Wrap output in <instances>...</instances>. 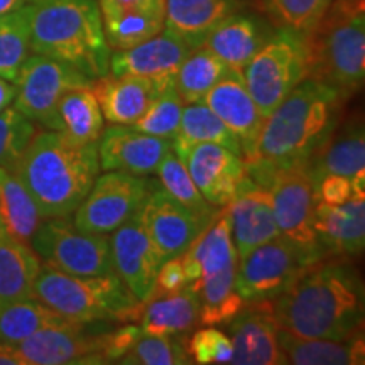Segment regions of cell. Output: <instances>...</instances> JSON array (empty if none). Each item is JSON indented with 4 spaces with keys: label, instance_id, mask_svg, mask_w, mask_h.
Returning a JSON list of instances; mask_svg holds the SVG:
<instances>
[{
    "label": "cell",
    "instance_id": "1",
    "mask_svg": "<svg viewBox=\"0 0 365 365\" xmlns=\"http://www.w3.org/2000/svg\"><path fill=\"white\" fill-rule=\"evenodd\" d=\"M271 309L281 330L301 339H352L364 328V282L349 257L323 255L296 274Z\"/></svg>",
    "mask_w": 365,
    "mask_h": 365
},
{
    "label": "cell",
    "instance_id": "2",
    "mask_svg": "<svg viewBox=\"0 0 365 365\" xmlns=\"http://www.w3.org/2000/svg\"><path fill=\"white\" fill-rule=\"evenodd\" d=\"M26 186L43 218L71 217L100 175L97 144L80 145L61 132H36L11 170Z\"/></svg>",
    "mask_w": 365,
    "mask_h": 365
},
{
    "label": "cell",
    "instance_id": "3",
    "mask_svg": "<svg viewBox=\"0 0 365 365\" xmlns=\"http://www.w3.org/2000/svg\"><path fill=\"white\" fill-rule=\"evenodd\" d=\"M344 102L333 86L304 78L266 117L252 163L308 161L340 122Z\"/></svg>",
    "mask_w": 365,
    "mask_h": 365
},
{
    "label": "cell",
    "instance_id": "4",
    "mask_svg": "<svg viewBox=\"0 0 365 365\" xmlns=\"http://www.w3.org/2000/svg\"><path fill=\"white\" fill-rule=\"evenodd\" d=\"M31 51L68 63L91 80L108 75L110 46L95 0H31Z\"/></svg>",
    "mask_w": 365,
    "mask_h": 365
},
{
    "label": "cell",
    "instance_id": "5",
    "mask_svg": "<svg viewBox=\"0 0 365 365\" xmlns=\"http://www.w3.org/2000/svg\"><path fill=\"white\" fill-rule=\"evenodd\" d=\"M304 36L308 78L333 86L345 100L357 93L365 78L364 0H331Z\"/></svg>",
    "mask_w": 365,
    "mask_h": 365
},
{
    "label": "cell",
    "instance_id": "6",
    "mask_svg": "<svg viewBox=\"0 0 365 365\" xmlns=\"http://www.w3.org/2000/svg\"><path fill=\"white\" fill-rule=\"evenodd\" d=\"M33 298L75 323L137 322L143 303L113 274L73 276L53 267H41Z\"/></svg>",
    "mask_w": 365,
    "mask_h": 365
},
{
    "label": "cell",
    "instance_id": "7",
    "mask_svg": "<svg viewBox=\"0 0 365 365\" xmlns=\"http://www.w3.org/2000/svg\"><path fill=\"white\" fill-rule=\"evenodd\" d=\"M247 175L269 191L274 218L279 234L313 259H322L323 252L313 230L314 181L304 163L294 164H245Z\"/></svg>",
    "mask_w": 365,
    "mask_h": 365
},
{
    "label": "cell",
    "instance_id": "8",
    "mask_svg": "<svg viewBox=\"0 0 365 365\" xmlns=\"http://www.w3.org/2000/svg\"><path fill=\"white\" fill-rule=\"evenodd\" d=\"M242 75L259 110L267 117L296 85L308 78L307 36L279 29L255 53Z\"/></svg>",
    "mask_w": 365,
    "mask_h": 365
},
{
    "label": "cell",
    "instance_id": "9",
    "mask_svg": "<svg viewBox=\"0 0 365 365\" xmlns=\"http://www.w3.org/2000/svg\"><path fill=\"white\" fill-rule=\"evenodd\" d=\"M31 249L44 266L73 276L113 274L110 240L80 232L70 217L44 218L31 239Z\"/></svg>",
    "mask_w": 365,
    "mask_h": 365
},
{
    "label": "cell",
    "instance_id": "10",
    "mask_svg": "<svg viewBox=\"0 0 365 365\" xmlns=\"http://www.w3.org/2000/svg\"><path fill=\"white\" fill-rule=\"evenodd\" d=\"M314 261L318 259L309 257L286 237L277 235L239 259L235 291L247 304L272 303L284 293L296 274Z\"/></svg>",
    "mask_w": 365,
    "mask_h": 365
},
{
    "label": "cell",
    "instance_id": "11",
    "mask_svg": "<svg viewBox=\"0 0 365 365\" xmlns=\"http://www.w3.org/2000/svg\"><path fill=\"white\" fill-rule=\"evenodd\" d=\"M93 80L58 59L33 54L22 65L19 76L14 81L16 97L14 107L34 124L48 130H56L58 105L66 91L91 85Z\"/></svg>",
    "mask_w": 365,
    "mask_h": 365
},
{
    "label": "cell",
    "instance_id": "12",
    "mask_svg": "<svg viewBox=\"0 0 365 365\" xmlns=\"http://www.w3.org/2000/svg\"><path fill=\"white\" fill-rule=\"evenodd\" d=\"M153 182L144 176L122 171L98 175L73 213V223L80 232L108 235L135 215L148 198Z\"/></svg>",
    "mask_w": 365,
    "mask_h": 365
},
{
    "label": "cell",
    "instance_id": "13",
    "mask_svg": "<svg viewBox=\"0 0 365 365\" xmlns=\"http://www.w3.org/2000/svg\"><path fill=\"white\" fill-rule=\"evenodd\" d=\"M108 333L86 331L85 323L44 328L17 344L26 365L107 364L105 346Z\"/></svg>",
    "mask_w": 365,
    "mask_h": 365
},
{
    "label": "cell",
    "instance_id": "14",
    "mask_svg": "<svg viewBox=\"0 0 365 365\" xmlns=\"http://www.w3.org/2000/svg\"><path fill=\"white\" fill-rule=\"evenodd\" d=\"M140 222L156 247L161 262L178 257L210 220L198 217L159 185H150L148 198L139 210Z\"/></svg>",
    "mask_w": 365,
    "mask_h": 365
},
{
    "label": "cell",
    "instance_id": "15",
    "mask_svg": "<svg viewBox=\"0 0 365 365\" xmlns=\"http://www.w3.org/2000/svg\"><path fill=\"white\" fill-rule=\"evenodd\" d=\"M112 234L110 257L113 272L129 287L137 301L148 303L156 289L158 271L163 262L148 232L144 230L140 213L137 212Z\"/></svg>",
    "mask_w": 365,
    "mask_h": 365
},
{
    "label": "cell",
    "instance_id": "16",
    "mask_svg": "<svg viewBox=\"0 0 365 365\" xmlns=\"http://www.w3.org/2000/svg\"><path fill=\"white\" fill-rule=\"evenodd\" d=\"M202 102L239 139L245 164L252 163L257 154L259 135L266 117L254 102L242 71L230 68L205 95Z\"/></svg>",
    "mask_w": 365,
    "mask_h": 365
},
{
    "label": "cell",
    "instance_id": "17",
    "mask_svg": "<svg viewBox=\"0 0 365 365\" xmlns=\"http://www.w3.org/2000/svg\"><path fill=\"white\" fill-rule=\"evenodd\" d=\"M193 51L182 41L163 29L161 33L130 49L110 54L108 73L113 76H143L156 86L161 93L175 86L176 73L181 63Z\"/></svg>",
    "mask_w": 365,
    "mask_h": 365
},
{
    "label": "cell",
    "instance_id": "18",
    "mask_svg": "<svg viewBox=\"0 0 365 365\" xmlns=\"http://www.w3.org/2000/svg\"><path fill=\"white\" fill-rule=\"evenodd\" d=\"M228 333L235 365H284L286 357L279 345V327L271 303H252L242 308L228 322Z\"/></svg>",
    "mask_w": 365,
    "mask_h": 365
},
{
    "label": "cell",
    "instance_id": "19",
    "mask_svg": "<svg viewBox=\"0 0 365 365\" xmlns=\"http://www.w3.org/2000/svg\"><path fill=\"white\" fill-rule=\"evenodd\" d=\"M97 149L100 170L148 176L158 171L171 150V140L144 134L130 125H110L100 135Z\"/></svg>",
    "mask_w": 365,
    "mask_h": 365
},
{
    "label": "cell",
    "instance_id": "20",
    "mask_svg": "<svg viewBox=\"0 0 365 365\" xmlns=\"http://www.w3.org/2000/svg\"><path fill=\"white\" fill-rule=\"evenodd\" d=\"M225 210L239 259L257 245L281 235L274 218L271 195L249 175L242 178L234 198L225 205Z\"/></svg>",
    "mask_w": 365,
    "mask_h": 365
},
{
    "label": "cell",
    "instance_id": "21",
    "mask_svg": "<svg viewBox=\"0 0 365 365\" xmlns=\"http://www.w3.org/2000/svg\"><path fill=\"white\" fill-rule=\"evenodd\" d=\"M181 161L203 198L215 208L225 207L234 198L237 186L247 175L242 156L212 143L191 145Z\"/></svg>",
    "mask_w": 365,
    "mask_h": 365
},
{
    "label": "cell",
    "instance_id": "22",
    "mask_svg": "<svg viewBox=\"0 0 365 365\" xmlns=\"http://www.w3.org/2000/svg\"><path fill=\"white\" fill-rule=\"evenodd\" d=\"M103 33L115 51L130 49L164 29L166 0H100Z\"/></svg>",
    "mask_w": 365,
    "mask_h": 365
},
{
    "label": "cell",
    "instance_id": "23",
    "mask_svg": "<svg viewBox=\"0 0 365 365\" xmlns=\"http://www.w3.org/2000/svg\"><path fill=\"white\" fill-rule=\"evenodd\" d=\"M313 230L327 255L355 257L365 247V198L352 196L341 205L317 202Z\"/></svg>",
    "mask_w": 365,
    "mask_h": 365
},
{
    "label": "cell",
    "instance_id": "24",
    "mask_svg": "<svg viewBox=\"0 0 365 365\" xmlns=\"http://www.w3.org/2000/svg\"><path fill=\"white\" fill-rule=\"evenodd\" d=\"M180 257L188 284L239 262L225 207L213 213L203 230Z\"/></svg>",
    "mask_w": 365,
    "mask_h": 365
},
{
    "label": "cell",
    "instance_id": "25",
    "mask_svg": "<svg viewBox=\"0 0 365 365\" xmlns=\"http://www.w3.org/2000/svg\"><path fill=\"white\" fill-rule=\"evenodd\" d=\"M237 9L239 0H166L164 29L188 48L198 49Z\"/></svg>",
    "mask_w": 365,
    "mask_h": 365
},
{
    "label": "cell",
    "instance_id": "26",
    "mask_svg": "<svg viewBox=\"0 0 365 365\" xmlns=\"http://www.w3.org/2000/svg\"><path fill=\"white\" fill-rule=\"evenodd\" d=\"M100 110L110 125H132L148 110L159 91L143 76L105 75L93 80Z\"/></svg>",
    "mask_w": 365,
    "mask_h": 365
},
{
    "label": "cell",
    "instance_id": "27",
    "mask_svg": "<svg viewBox=\"0 0 365 365\" xmlns=\"http://www.w3.org/2000/svg\"><path fill=\"white\" fill-rule=\"evenodd\" d=\"M307 166L313 181L325 175L352 178L365 170V135L362 120L354 118L345 125L336 124L331 134L308 158Z\"/></svg>",
    "mask_w": 365,
    "mask_h": 365
},
{
    "label": "cell",
    "instance_id": "28",
    "mask_svg": "<svg viewBox=\"0 0 365 365\" xmlns=\"http://www.w3.org/2000/svg\"><path fill=\"white\" fill-rule=\"evenodd\" d=\"M269 38L261 21L234 12L212 31L203 46L228 68L242 71Z\"/></svg>",
    "mask_w": 365,
    "mask_h": 365
},
{
    "label": "cell",
    "instance_id": "29",
    "mask_svg": "<svg viewBox=\"0 0 365 365\" xmlns=\"http://www.w3.org/2000/svg\"><path fill=\"white\" fill-rule=\"evenodd\" d=\"M140 330L148 335L181 336L200 323V299L188 286L143 303Z\"/></svg>",
    "mask_w": 365,
    "mask_h": 365
},
{
    "label": "cell",
    "instance_id": "30",
    "mask_svg": "<svg viewBox=\"0 0 365 365\" xmlns=\"http://www.w3.org/2000/svg\"><path fill=\"white\" fill-rule=\"evenodd\" d=\"M279 345L287 364L294 365H362L364 333L346 340L301 339L279 328Z\"/></svg>",
    "mask_w": 365,
    "mask_h": 365
},
{
    "label": "cell",
    "instance_id": "31",
    "mask_svg": "<svg viewBox=\"0 0 365 365\" xmlns=\"http://www.w3.org/2000/svg\"><path fill=\"white\" fill-rule=\"evenodd\" d=\"M56 132L71 143L97 144L103 132V115L93 83L66 91L58 105Z\"/></svg>",
    "mask_w": 365,
    "mask_h": 365
},
{
    "label": "cell",
    "instance_id": "32",
    "mask_svg": "<svg viewBox=\"0 0 365 365\" xmlns=\"http://www.w3.org/2000/svg\"><path fill=\"white\" fill-rule=\"evenodd\" d=\"M212 143L223 145L242 156L239 139L223 124L203 102L188 103L182 108V115L176 135L173 137L171 149L178 158L182 159L191 145ZM244 159V158H242Z\"/></svg>",
    "mask_w": 365,
    "mask_h": 365
},
{
    "label": "cell",
    "instance_id": "33",
    "mask_svg": "<svg viewBox=\"0 0 365 365\" xmlns=\"http://www.w3.org/2000/svg\"><path fill=\"white\" fill-rule=\"evenodd\" d=\"M41 261L31 245L12 237L0 239V303L31 298Z\"/></svg>",
    "mask_w": 365,
    "mask_h": 365
},
{
    "label": "cell",
    "instance_id": "34",
    "mask_svg": "<svg viewBox=\"0 0 365 365\" xmlns=\"http://www.w3.org/2000/svg\"><path fill=\"white\" fill-rule=\"evenodd\" d=\"M237 264L227 266L212 276L196 279L190 284L200 299V323L207 327L228 323L244 308V299L235 291Z\"/></svg>",
    "mask_w": 365,
    "mask_h": 365
},
{
    "label": "cell",
    "instance_id": "35",
    "mask_svg": "<svg viewBox=\"0 0 365 365\" xmlns=\"http://www.w3.org/2000/svg\"><path fill=\"white\" fill-rule=\"evenodd\" d=\"M70 319L61 317L39 299L22 298L0 303V341L17 345L44 328L66 325Z\"/></svg>",
    "mask_w": 365,
    "mask_h": 365
},
{
    "label": "cell",
    "instance_id": "36",
    "mask_svg": "<svg viewBox=\"0 0 365 365\" xmlns=\"http://www.w3.org/2000/svg\"><path fill=\"white\" fill-rule=\"evenodd\" d=\"M0 218L7 235L27 245L44 220L34 198L12 171L0 182Z\"/></svg>",
    "mask_w": 365,
    "mask_h": 365
},
{
    "label": "cell",
    "instance_id": "37",
    "mask_svg": "<svg viewBox=\"0 0 365 365\" xmlns=\"http://www.w3.org/2000/svg\"><path fill=\"white\" fill-rule=\"evenodd\" d=\"M230 70L217 54L208 48L193 49L176 73V91L180 93L182 103H198L205 95L213 88L218 80Z\"/></svg>",
    "mask_w": 365,
    "mask_h": 365
},
{
    "label": "cell",
    "instance_id": "38",
    "mask_svg": "<svg viewBox=\"0 0 365 365\" xmlns=\"http://www.w3.org/2000/svg\"><path fill=\"white\" fill-rule=\"evenodd\" d=\"M31 54V26L27 4L19 11L0 16V78L17 80Z\"/></svg>",
    "mask_w": 365,
    "mask_h": 365
},
{
    "label": "cell",
    "instance_id": "39",
    "mask_svg": "<svg viewBox=\"0 0 365 365\" xmlns=\"http://www.w3.org/2000/svg\"><path fill=\"white\" fill-rule=\"evenodd\" d=\"M159 181L161 186L170 193L176 202H180L182 207H186L191 212L196 213L198 217L210 220L213 217V213L217 212L213 205H210L207 200L203 198V195L200 193V190L196 188L193 178H191L186 164L181 161L180 158L173 153L164 156V159L158 168Z\"/></svg>",
    "mask_w": 365,
    "mask_h": 365
},
{
    "label": "cell",
    "instance_id": "40",
    "mask_svg": "<svg viewBox=\"0 0 365 365\" xmlns=\"http://www.w3.org/2000/svg\"><path fill=\"white\" fill-rule=\"evenodd\" d=\"M117 362L129 365H186L191 364V360L180 336L143 333Z\"/></svg>",
    "mask_w": 365,
    "mask_h": 365
},
{
    "label": "cell",
    "instance_id": "41",
    "mask_svg": "<svg viewBox=\"0 0 365 365\" xmlns=\"http://www.w3.org/2000/svg\"><path fill=\"white\" fill-rule=\"evenodd\" d=\"M182 108L185 103L176 91V86H170L150 102L148 110L130 127L144 134L173 140L180 127Z\"/></svg>",
    "mask_w": 365,
    "mask_h": 365
},
{
    "label": "cell",
    "instance_id": "42",
    "mask_svg": "<svg viewBox=\"0 0 365 365\" xmlns=\"http://www.w3.org/2000/svg\"><path fill=\"white\" fill-rule=\"evenodd\" d=\"M331 0H264L269 19L279 29L307 34L322 19Z\"/></svg>",
    "mask_w": 365,
    "mask_h": 365
},
{
    "label": "cell",
    "instance_id": "43",
    "mask_svg": "<svg viewBox=\"0 0 365 365\" xmlns=\"http://www.w3.org/2000/svg\"><path fill=\"white\" fill-rule=\"evenodd\" d=\"M36 135V124L9 105L0 112V168L11 171Z\"/></svg>",
    "mask_w": 365,
    "mask_h": 365
},
{
    "label": "cell",
    "instance_id": "44",
    "mask_svg": "<svg viewBox=\"0 0 365 365\" xmlns=\"http://www.w3.org/2000/svg\"><path fill=\"white\" fill-rule=\"evenodd\" d=\"M186 352L191 362L210 365V364H230L232 349L230 336L217 330V328H203L195 331L186 344Z\"/></svg>",
    "mask_w": 365,
    "mask_h": 365
},
{
    "label": "cell",
    "instance_id": "45",
    "mask_svg": "<svg viewBox=\"0 0 365 365\" xmlns=\"http://www.w3.org/2000/svg\"><path fill=\"white\" fill-rule=\"evenodd\" d=\"M314 195L317 202L328 205H341L352 198V185L350 178L341 175H325L314 181Z\"/></svg>",
    "mask_w": 365,
    "mask_h": 365
},
{
    "label": "cell",
    "instance_id": "46",
    "mask_svg": "<svg viewBox=\"0 0 365 365\" xmlns=\"http://www.w3.org/2000/svg\"><path fill=\"white\" fill-rule=\"evenodd\" d=\"M188 282H186L185 271H182L181 257H173L170 261L163 262L161 267L158 271L156 277V289H154V296H161L173 293V291H180L185 287Z\"/></svg>",
    "mask_w": 365,
    "mask_h": 365
},
{
    "label": "cell",
    "instance_id": "47",
    "mask_svg": "<svg viewBox=\"0 0 365 365\" xmlns=\"http://www.w3.org/2000/svg\"><path fill=\"white\" fill-rule=\"evenodd\" d=\"M143 335V330L137 325H127L115 333H108L107 346H105V357L108 362L122 359L127 354V350L134 345V341Z\"/></svg>",
    "mask_w": 365,
    "mask_h": 365
},
{
    "label": "cell",
    "instance_id": "48",
    "mask_svg": "<svg viewBox=\"0 0 365 365\" xmlns=\"http://www.w3.org/2000/svg\"><path fill=\"white\" fill-rule=\"evenodd\" d=\"M0 365H26V362L16 345L2 344L0 341Z\"/></svg>",
    "mask_w": 365,
    "mask_h": 365
},
{
    "label": "cell",
    "instance_id": "49",
    "mask_svg": "<svg viewBox=\"0 0 365 365\" xmlns=\"http://www.w3.org/2000/svg\"><path fill=\"white\" fill-rule=\"evenodd\" d=\"M14 97H16V85L11 81L0 78V112L12 105Z\"/></svg>",
    "mask_w": 365,
    "mask_h": 365
},
{
    "label": "cell",
    "instance_id": "50",
    "mask_svg": "<svg viewBox=\"0 0 365 365\" xmlns=\"http://www.w3.org/2000/svg\"><path fill=\"white\" fill-rule=\"evenodd\" d=\"M29 0H0V16H6L14 11H19Z\"/></svg>",
    "mask_w": 365,
    "mask_h": 365
},
{
    "label": "cell",
    "instance_id": "51",
    "mask_svg": "<svg viewBox=\"0 0 365 365\" xmlns=\"http://www.w3.org/2000/svg\"><path fill=\"white\" fill-rule=\"evenodd\" d=\"M7 235V232H6V227H4V222H2V218H0V239H2V237H6Z\"/></svg>",
    "mask_w": 365,
    "mask_h": 365
},
{
    "label": "cell",
    "instance_id": "52",
    "mask_svg": "<svg viewBox=\"0 0 365 365\" xmlns=\"http://www.w3.org/2000/svg\"><path fill=\"white\" fill-rule=\"evenodd\" d=\"M7 175V170H4V168H0V182H2L4 178Z\"/></svg>",
    "mask_w": 365,
    "mask_h": 365
},
{
    "label": "cell",
    "instance_id": "53",
    "mask_svg": "<svg viewBox=\"0 0 365 365\" xmlns=\"http://www.w3.org/2000/svg\"><path fill=\"white\" fill-rule=\"evenodd\" d=\"M29 2H31V0H29Z\"/></svg>",
    "mask_w": 365,
    "mask_h": 365
}]
</instances>
